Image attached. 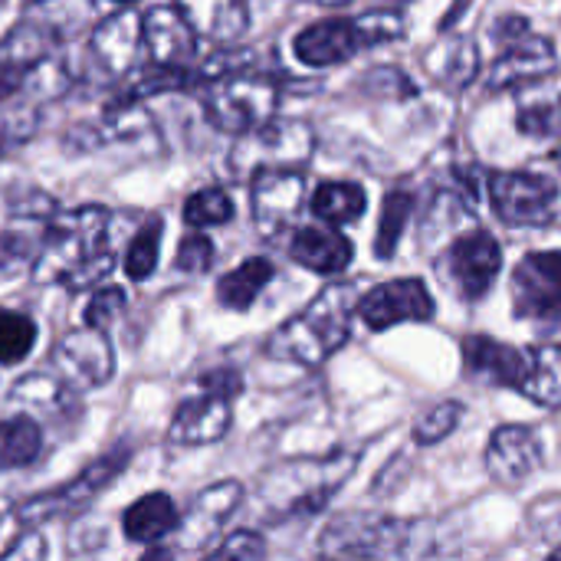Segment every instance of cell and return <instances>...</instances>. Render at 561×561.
<instances>
[{"instance_id":"cell-23","label":"cell","mask_w":561,"mask_h":561,"mask_svg":"<svg viewBox=\"0 0 561 561\" xmlns=\"http://www.w3.org/2000/svg\"><path fill=\"white\" fill-rule=\"evenodd\" d=\"M174 7L184 13L197 36L214 43H233L250 26L247 0H174Z\"/></svg>"},{"instance_id":"cell-4","label":"cell","mask_w":561,"mask_h":561,"mask_svg":"<svg viewBox=\"0 0 561 561\" xmlns=\"http://www.w3.org/2000/svg\"><path fill=\"white\" fill-rule=\"evenodd\" d=\"M276 105H279V85L256 72L220 76L210 82V92L204 95L207 122L233 138L266 125L276 115Z\"/></svg>"},{"instance_id":"cell-22","label":"cell","mask_w":561,"mask_h":561,"mask_svg":"<svg viewBox=\"0 0 561 561\" xmlns=\"http://www.w3.org/2000/svg\"><path fill=\"white\" fill-rule=\"evenodd\" d=\"M289 256L319 276H335L352 266L355 247L332 224H309V227L296 230V237L289 243Z\"/></svg>"},{"instance_id":"cell-3","label":"cell","mask_w":561,"mask_h":561,"mask_svg":"<svg viewBox=\"0 0 561 561\" xmlns=\"http://www.w3.org/2000/svg\"><path fill=\"white\" fill-rule=\"evenodd\" d=\"M355 467L358 457L335 454L329 460H299L270 470L266 480L260 483V503L266 510V519L286 523V519L322 513Z\"/></svg>"},{"instance_id":"cell-14","label":"cell","mask_w":561,"mask_h":561,"mask_svg":"<svg viewBox=\"0 0 561 561\" xmlns=\"http://www.w3.org/2000/svg\"><path fill=\"white\" fill-rule=\"evenodd\" d=\"M243 503V483L240 480H220L197 493V500L187 506V513L178 523V539L184 552H210L220 539L227 519Z\"/></svg>"},{"instance_id":"cell-43","label":"cell","mask_w":561,"mask_h":561,"mask_svg":"<svg viewBox=\"0 0 561 561\" xmlns=\"http://www.w3.org/2000/svg\"><path fill=\"white\" fill-rule=\"evenodd\" d=\"M30 72H33V69L20 66V62H13L10 56L0 53V105L23 92V85L30 82Z\"/></svg>"},{"instance_id":"cell-42","label":"cell","mask_w":561,"mask_h":561,"mask_svg":"<svg viewBox=\"0 0 561 561\" xmlns=\"http://www.w3.org/2000/svg\"><path fill=\"white\" fill-rule=\"evenodd\" d=\"M559 118L561 115L549 102H529L519 108L516 122H519V131H526V135H556Z\"/></svg>"},{"instance_id":"cell-6","label":"cell","mask_w":561,"mask_h":561,"mask_svg":"<svg viewBox=\"0 0 561 561\" xmlns=\"http://www.w3.org/2000/svg\"><path fill=\"white\" fill-rule=\"evenodd\" d=\"M131 460V450L125 444H118L115 450L102 454L99 460H92L76 480H69L66 486L59 490H49V493H36L30 496L20 510H16V519L23 526H43L49 519H62V516H76L82 513L102 490L112 486V480L122 477V470L128 467Z\"/></svg>"},{"instance_id":"cell-9","label":"cell","mask_w":561,"mask_h":561,"mask_svg":"<svg viewBox=\"0 0 561 561\" xmlns=\"http://www.w3.org/2000/svg\"><path fill=\"white\" fill-rule=\"evenodd\" d=\"M306 174L299 168H270L250 178V207L256 230L266 240H279L302 214Z\"/></svg>"},{"instance_id":"cell-38","label":"cell","mask_w":561,"mask_h":561,"mask_svg":"<svg viewBox=\"0 0 561 561\" xmlns=\"http://www.w3.org/2000/svg\"><path fill=\"white\" fill-rule=\"evenodd\" d=\"M358 26V39L362 49L365 46H381V43H394L408 33V20L398 10H368L362 16H355Z\"/></svg>"},{"instance_id":"cell-8","label":"cell","mask_w":561,"mask_h":561,"mask_svg":"<svg viewBox=\"0 0 561 561\" xmlns=\"http://www.w3.org/2000/svg\"><path fill=\"white\" fill-rule=\"evenodd\" d=\"M411 526L385 516H339L325 536L319 552L339 559H381V556H404L411 552Z\"/></svg>"},{"instance_id":"cell-44","label":"cell","mask_w":561,"mask_h":561,"mask_svg":"<svg viewBox=\"0 0 561 561\" xmlns=\"http://www.w3.org/2000/svg\"><path fill=\"white\" fill-rule=\"evenodd\" d=\"M201 388H210V391H217V394H224V398L233 401L243 391V378L233 368H214V371L201 375Z\"/></svg>"},{"instance_id":"cell-33","label":"cell","mask_w":561,"mask_h":561,"mask_svg":"<svg viewBox=\"0 0 561 561\" xmlns=\"http://www.w3.org/2000/svg\"><path fill=\"white\" fill-rule=\"evenodd\" d=\"M36 322L16 309L0 306V365H20L36 345Z\"/></svg>"},{"instance_id":"cell-37","label":"cell","mask_w":561,"mask_h":561,"mask_svg":"<svg viewBox=\"0 0 561 561\" xmlns=\"http://www.w3.org/2000/svg\"><path fill=\"white\" fill-rule=\"evenodd\" d=\"M43 237H33L26 230H7L0 233V279H13L26 273L36 263Z\"/></svg>"},{"instance_id":"cell-48","label":"cell","mask_w":561,"mask_h":561,"mask_svg":"<svg viewBox=\"0 0 561 561\" xmlns=\"http://www.w3.org/2000/svg\"><path fill=\"white\" fill-rule=\"evenodd\" d=\"M319 3H325V7H342V3H348V0H319Z\"/></svg>"},{"instance_id":"cell-47","label":"cell","mask_w":561,"mask_h":561,"mask_svg":"<svg viewBox=\"0 0 561 561\" xmlns=\"http://www.w3.org/2000/svg\"><path fill=\"white\" fill-rule=\"evenodd\" d=\"M467 3H470V0H454V3H450V10H447V16L440 20V30H450V26L457 23V16H463Z\"/></svg>"},{"instance_id":"cell-34","label":"cell","mask_w":561,"mask_h":561,"mask_svg":"<svg viewBox=\"0 0 561 561\" xmlns=\"http://www.w3.org/2000/svg\"><path fill=\"white\" fill-rule=\"evenodd\" d=\"M161 233H164L161 217H148V224L135 233V240L125 253V276L131 283H145L154 273L158 253H161Z\"/></svg>"},{"instance_id":"cell-21","label":"cell","mask_w":561,"mask_h":561,"mask_svg":"<svg viewBox=\"0 0 561 561\" xmlns=\"http://www.w3.org/2000/svg\"><path fill=\"white\" fill-rule=\"evenodd\" d=\"M299 62L306 66H339V62H348L358 49H362V39H358V26L355 20H345V16H329V20H319L312 26H306L296 43H293Z\"/></svg>"},{"instance_id":"cell-27","label":"cell","mask_w":561,"mask_h":561,"mask_svg":"<svg viewBox=\"0 0 561 561\" xmlns=\"http://www.w3.org/2000/svg\"><path fill=\"white\" fill-rule=\"evenodd\" d=\"M273 276H276V266L266 256H250L237 270L217 279V299L227 309L247 312L256 302V296L273 283Z\"/></svg>"},{"instance_id":"cell-10","label":"cell","mask_w":561,"mask_h":561,"mask_svg":"<svg viewBox=\"0 0 561 561\" xmlns=\"http://www.w3.org/2000/svg\"><path fill=\"white\" fill-rule=\"evenodd\" d=\"M49 358H53L56 375L76 391H95V388L108 385L115 375V352H112L105 329L85 325V329L66 332L53 345Z\"/></svg>"},{"instance_id":"cell-40","label":"cell","mask_w":561,"mask_h":561,"mask_svg":"<svg viewBox=\"0 0 561 561\" xmlns=\"http://www.w3.org/2000/svg\"><path fill=\"white\" fill-rule=\"evenodd\" d=\"M214 256H217L214 240H210V237H204V233H191V237H184V240H181L178 256H174V266H178L181 273L197 276V273H207V270L214 266Z\"/></svg>"},{"instance_id":"cell-18","label":"cell","mask_w":561,"mask_h":561,"mask_svg":"<svg viewBox=\"0 0 561 561\" xmlns=\"http://www.w3.org/2000/svg\"><path fill=\"white\" fill-rule=\"evenodd\" d=\"M141 39H145V49H148L151 62L178 66V69L194 66L197 33H194V26L184 20V13L178 7H151L141 16Z\"/></svg>"},{"instance_id":"cell-49","label":"cell","mask_w":561,"mask_h":561,"mask_svg":"<svg viewBox=\"0 0 561 561\" xmlns=\"http://www.w3.org/2000/svg\"><path fill=\"white\" fill-rule=\"evenodd\" d=\"M112 3H122V7H131L135 0H112Z\"/></svg>"},{"instance_id":"cell-26","label":"cell","mask_w":561,"mask_h":561,"mask_svg":"<svg viewBox=\"0 0 561 561\" xmlns=\"http://www.w3.org/2000/svg\"><path fill=\"white\" fill-rule=\"evenodd\" d=\"M76 388H69L59 375H26L13 385L10 401L26 404L30 411H39L53 421H69L76 414H82V408L72 398Z\"/></svg>"},{"instance_id":"cell-24","label":"cell","mask_w":561,"mask_h":561,"mask_svg":"<svg viewBox=\"0 0 561 561\" xmlns=\"http://www.w3.org/2000/svg\"><path fill=\"white\" fill-rule=\"evenodd\" d=\"M427 72L447 92L467 89L477 79V72H480V46H477V39L473 36H463V33H447L427 53Z\"/></svg>"},{"instance_id":"cell-39","label":"cell","mask_w":561,"mask_h":561,"mask_svg":"<svg viewBox=\"0 0 561 561\" xmlns=\"http://www.w3.org/2000/svg\"><path fill=\"white\" fill-rule=\"evenodd\" d=\"M125 306H128V296H125L122 286H102V289L89 299V306H85V325H92V329H108V325L125 312Z\"/></svg>"},{"instance_id":"cell-11","label":"cell","mask_w":561,"mask_h":561,"mask_svg":"<svg viewBox=\"0 0 561 561\" xmlns=\"http://www.w3.org/2000/svg\"><path fill=\"white\" fill-rule=\"evenodd\" d=\"M513 312L519 319H561V250L526 253L513 270Z\"/></svg>"},{"instance_id":"cell-29","label":"cell","mask_w":561,"mask_h":561,"mask_svg":"<svg viewBox=\"0 0 561 561\" xmlns=\"http://www.w3.org/2000/svg\"><path fill=\"white\" fill-rule=\"evenodd\" d=\"M365 207H368V197L362 184H352V181H325L312 194V214L332 227L355 224L365 214Z\"/></svg>"},{"instance_id":"cell-52","label":"cell","mask_w":561,"mask_h":561,"mask_svg":"<svg viewBox=\"0 0 561 561\" xmlns=\"http://www.w3.org/2000/svg\"><path fill=\"white\" fill-rule=\"evenodd\" d=\"M559 168H561V151H559Z\"/></svg>"},{"instance_id":"cell-19","label":"cell","mask_w":561,"mask_h":561,"mask_svg":"<svg viewBox=\"0 0 561 561\" xmlns=\"http://www.w3.org/2000/svg\"><path fill=\"white\" fill-rule=\"evenodd\" d=\"M463 352V368L477 381H490L496 388H523L529 375V355L519 348L490 339V335H467L460 342Z\"/></svg>"},{"instance_id":"cell-28","label":"cell","mask_w":561,"mask_h":561,"mask_svg":"<svg viewBox=\"0 0 561 561\" xmlns=\"http://www.w3.org/2000/svg\"><path fill=\"white\" fill-rule=\"evenodd\" d=\"M43 450V427L33 414H10L0 421V470H23Z\"/></svg>"},{"instance_id":"cell-41","label":"cell","mask_w":561,"mask_h":561,"mask_svg":"<svg viewBox=\"0 0 561 561\" xmlns=\"http://www.w3.org/2000/svg\"><path fill=\"white\" fill-rule=\"evenodd\" d=\"M263 556H266V542H263V536H256L250 529H240L210 549V559H263Z\"/></svg>"},{"instance_id":"cell-5","label":"cell","mask_w":561,"mask_h":561,"mask_svg":"<svg viewBox=\"0 0 561 561\" xmlns=\"http://www.w3.org/2000/svg\"><path fill=\"white\" fill-rule=\"evenodd\" d=\"M316 151V131L306 122L283 118L266 122L247 135H237V145L230 151V171L233 178H253L256 171L270 168H302Z\"/></svg>"},{"instance_id":"cell-31","label":"cell","mask_w":561,"mask_h":561,"mask_svg":"<svg viewBox=\"0 0 561 561\" xmlns=\"http://www.w3.org/2000/svg\"><path fill=\"white\" fill-rule=\"evenodd\" d=\"M53 46H56V33L49 26H43V23H16L3 36L0 53L10 56L20 66H26V69H39L43 62H49Z\"/></svg>"},{"instance_id":"cell-35","label":"cell","mask_w":561,"mask_h":561,"mask_svg":"<svg viewBox=\"0 0 561 561\" xmlns=\"http://www.w3.org/2000/svg\"><path fill=\"white\" fill-rule=\"evenodd\" d=\"M184 220L191 227H220L233 220V201L220 187H201L184 201Z\"/></svg>"},{"instance_id":"cell-2","label":"cell","mask_w":561,"mask_h":561,"mask_svg":"<svg viewBox=\"0 0 561 561\" xmlns=\"http://www.w3.org/2000/svg\"><path fill=\"white\" fill-rule=\"evenodd\" d=\"M358 309L355 283L325 286L299 316L283 322V329L270 339L266 352L306 368L329 362L352 335V316Z\"/></svg>"},{"instance_id":"cell-7","label":"cell","mask_w":561,"mask_h":561,"mask_svg":"<svg viewBox=\"0 0 561 561\" xmlns=\"http://www.w3.org/2000/svg\"><path fill=\"white\" fill-rule=\"evenodd\" d=\"M490 204L510 227H546L559 214V184L533 171H490Z\"/></svg>"},{"instance_id":"cell-51","label":"cell","mask_w":561,"mask_h":561,"mask_svg":"<svg viewBox=\"0 0 561 561\" xmlns=\"http://www.w3.org/2000/svg\"><path fill=\"white\" fill-rule=\"evenodd\" d=\"M26 3H39V0H26Z\"/></svg>"},{"instance_id":"cell-12","label":"cell","mask_w":561,"mask_h":561,"mask_svg":"<svg viewBox=\"0 0 561 561\" xmlns=\"http://www.w3.org/2000/svg\"><path fill=\"white\" fill-rule=\"evenodd\" d=\"M503 270V247L493 233L486 230H470L463 233L460 240H454V247L447 250L444 256V273L447 279L454 283V289L477 302L483 299L493 283H496V273Z\"/></svg>"},{"instance_id":"cell-25","label":"cell","mask_w":561,"mask_h":561,"mask_svg":"<svg viewBox=\"0 0 561 561\" xmlns=\"http://www.w3.org/2000/svg\"><path fill=\"white\" fill-rule=\"evenodd\" d=\"M181 523L178 503L168 493H145L122 513V533L135 546H158Z\"/></svg>"},{"instance_id":"cell-17","label":"cell","mask_w":561,"mask_h":561,"mask_svg":"<svg viewBox=\"0 0 561 561\" xmlns=\"http://www.w3.org/2000/svg\"><path fill=\"white\" fill-rule=\"evenodd\" d=\"M542 463V440L526 424L496 427L486 444V473L503 486H519Z\"/></svg>"},{"instance_id":"cell-45","label":"cell","mask_w":561,"mask_h":561,"mask_svg":"<svg viewBox=\"0 0 561 561\" xmlns=\"http://www.w3.org/2000/svg\"><path fill=\"white\" fill-rule=\"evenodd\" d=\"M523 33H529V20H526V16H519V13H513V16H500V20H496V26H493L496 43H513V39H519Z\"/></svg>"},{"instance_id":"cell-50","label":"cell","mask_w":561,"mask_h":561,"mask_svg":"<svg viewBox=\"0 0 561 561\" xmlns=\"http://www.w3.org/2000/svg\"><path fill=\"white\" fill-rule=\"evenodd\" d=\"M552 556H556V559H561V546H559V549H556V552H552Z\"/></svg>"},{"instance_id":"cell-32","label":"cell","mask_w":561,"mask_h":561,"mask_svg":"<svg viewBox=\"0 0 561 561\" xmlns=\"http://www.w3.org/2000/svg\"><path fill=\"white\" fill-rule=\"evenodd\" d=\"M414 210V194L411 191H391L381 204V224L375 233V256L378 260H391L401 247V237L408 230Z\"/></svg>"},{"instance_id":"cell-16","label":"cell","mask_w":561,"mask_h":561,"mask_svg":"<svg viewBox=\"0 0 561 561\" xmlns=\"http://www.w3.org/2000/svg\"><path fill=\"white\" fill-rule=\"evenodd\" d=\"M233 421V408L230 398L204 388V394L187 398L178 404L171 427H168V440L178 447H204V444H217L227 437Z\"/></svg>"},{"instance_id":"cell-20","label":"cell","mask_w":561,"mask_h":561,"mask_svg":"<svg viewBox=\"0 0 561 561\" xmlns=\"http://www.w3.org/2000/svg\"><path fill=\"white\" fill-rule=\"evenodd\" d=\"M95 59L112 72V76H128L138 66V49L145 46L141 39V16L135 10H118L105 16L89 39Z\"/></svg>"},{"instance_id":"cell-13","label":"cell","mask_w":561,"mask_h":561,"mask_svg":"<svg viewBox=\"0 0 561 561\" xmlns=\"http://www.w3.org/2000/svg\"><path fill=\"white\" fill-rule=\"evenodd\" d=\"M355 312L371 332H388L401 322H431L437 306L424 279H391L358 296Z\"/></svg>"},{"instance_id":"cell-46","label":"cell","mask_w":561,"mask_h":561,"mask_svg":"<svg viewBox=\"0 0 561 561\" xmlns=\"http://www.w3.org/2000/svg\"><path fill=\"white\" fill-rule=\"evenodd\" d=\"M0 556H3V559H20V556H36V559H39V556H46V546H43L39 536L30 533V536H20V539H16L10 549H3Z\"/></svg>"},{"instance_id":"cell-30","label":"cell","mask_w":561,"mask_h":561,"mask_svg":"<svg viewBox=\"0 0 561 561\" xmlns=\"http://www.w3.org/2000/svg\"><path fill=\"white\" fill-rule=\"evenodd\" d=\"M519 391L542 408H561V345L533 348L529 375Z\"/></svg>"},{"instance_id":"cell-15","label":"cell","mask_w":561,"mask_h":561,"mask_svg":"<svg viewBox=\"0 0 561 561\" xmlns=\"http://www.w3.org/2000/svg\"><path fill=\"white\" fill-rule=\"evenodd\" d=\"M556 69H559L556 46L546 36H539V33H523L519 39L506 43V49L500 53V59L490 66L486 89L506 92V89L533 85V82L552 76Z\"/></svg>"},{"instance_id":"cell-1","label":"cell","mask_w":561,"mask_h":561,"mask_svg":"<svg viewBox=\"0 0 561 561\" xmlns=\"http://www.w3.org/2000/svg\"><path fill=\"white\" fill-rule=\"evenodd\" d=\"M112 214L99 204H85L46 220L43 243L33 263V279L66 289H89L112 273L115 253L108 247Z\"/></svg>"},{"instance_id":"cell-36","label":"cell","mask_w":561,"mask_h":561,"mask_svg":"<svg viewBox=\"0 0 561 561\" xmlns=\"http://www.w3.org/2000/svg\"><path fill=\"white\" fill-rule=\"evenodd\" d=\"M463 414H467V408L460 401H440V404L427 408L414 424V440L424 447L447 440L457 431V424L463 421Z\"/></svg>"}]
</instances>
